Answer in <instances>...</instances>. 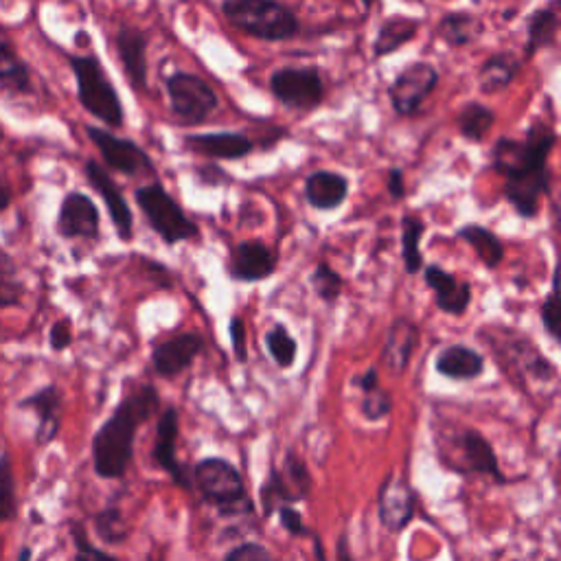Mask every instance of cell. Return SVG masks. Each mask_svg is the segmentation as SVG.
Segmentation results:
<instances>
[{"label":"cell","instance_id":"obj_23","mask_svg":"<svg viewBox=\"0 0 561 561\" xmlns=\"http://www.w3.org/2000/svg\"><path fill=\"white\" fill-rule=\"evenodd\" d=\"M434 368L447 379L469 381L484 373V357L467 344H449L436 355Z\"/></svg>","mask_w":561,"mask_h":561},{"label":"cell","instance_id":"obj_47","mask_svg":"<svg viewBox=\"0 0 561 561\" xmlns=\"http://www.w3.org/2000/svg\"><path fill=\"white\" fill-rule=\"evenodd\" d=\"M353 383H355L362 392H366V390H370V388L379 386V373H377V368H375V366H370V368H368V370H364L359 377H355V379H353Z\"/></svg>","mask_w":561,"mask_h":561},{"label":"cell","instance_id":"obj_1","mask_svg":"<svg viewBox=\"0 0 561 561\" xmlns=\"http://www.w3.org/2000/svg\"><path fill=\"white\" fill-rule=\"evenodd\" d=\"M557 134L546 123H533L524 138L502 136L491 149L493 169L504 175V195L524 219L539 213V199L550 191L548 156Z\"/></svg>","mask_w":561,"mask_h":561},{"label":"cell","instance_id":"obj_29","mask_svg":"<svg viewBox=\"0 0 561 561\" xmlns=\"http://www.w3.org/2000/svg\"><path fill=\"white\" fill-rule=\"evenodd\" d=\"M436 35L449 48H460L473 44L482 35V22L469 11H454L436 24Z\"/></svg>","mask_w":561,"mask_h":561},{"label":"cell","instance_id":"obj_25","mask_svg":"<svg viewBox=\"0 0 561 561\" xmlns=\"http://www.w3.org/2000/svg\"><path fill=\"white\" fill-rule=\"evenodd\" d=\"M22 408H28L37 414V440L48 443L55 438L59 430V410H61V394L55 386H46L35 394L22 401Z\"/></svg>","mask_w":561,"mask_h":561},{"label":"cell","instance_id":"obj_30","mask_svg":"<svg viewBox=\"0 0 561 561\" xmlns=\"http://www.w3.org/2000/svg\"><path fill=\"white\" fill-rule=\"evenodd\" d=\"M456 237H460L465 243L473 248V252L484 263V267L495 270L504 261V243L493 230L480 224H465L462 228H458Z\"/></svg>","mask_w":561,"mask_h":561},{"label":"cell","instance_id":"obj_6","mask_svg":"<svg viewBox=\"0 0 561 561\" xmlns=\"http://www.w3.org/2000/svg\"><path fill=\"white\" fill-rule=\"evenodd\" d=\"M134 197L153 232L167 245H175L197 237V226L184 215L180 204L164 191L160 182H151L136 188Z\"/></svg>","mask_w":561,"mask_h":561},{"label":"cell","instance_id":"obj_36","mask_svg":"<svg viewBox=\"0 0 561 561\" xmlns=\"http://www.w3.org/2000/svg\"><path fill=\"white\" fill-rule=\"evenodd\" d=\"M22 283L13 259L0 248V307H13L20 302Z\"/></svg>","mask_w":561,"mask_h":561},{"label":"cell","instance_id":"obj_14","mask_svg":"<svg viewBox=\"0 0 561 561\" xmlns=\"http://www.w3.org/2000/svg\"><path fill=\"white\" fill-rule=\"evenodd\" d=\"M458 447L460 456L454 462H449L451 469L460 473H484L491 476L497 484H506L508 478L502 473L495 449L484 438V434H480L473 427H465L458 436Z\"/></svg>","mask_w":561,"mask_h":561},{"label":"cell","instance_id":"obj_21","mask_svg":"<svg viewBox=\"0 0 561 561\" xmlns=\"http://www.w3.org/2000/svg\"><path fill=\"white\" fill-rule=\"evenodd\" d=\"M116 50L129 83L136 90L147 88V35L131 24L116 31Z\"/></svg>","mask_w":561,"mask_h":561},{"label":"cell","instance_id":"obj_2","mask_svg":"<svg viewBox=\"0 0 561 561\" xmlns=\"http://www.w3.org/2000/svg\"><path fill=\"white\" fill-rule=\"evenodd\" d=\"M160 394L153 386H134L110 414V419L96 430L92 438V462L101 478H123L131 456L138 427L158 412Z\"/></svg>","mask_w":561,"mask_h":561},{"label":"cell","instance_id":"obj_7","mask_svg":"<svg viewBox=\"0 0 561 561\" xmlns=\"http://www.w3.org/2000/svg\"><path fill=\"white\" fill-rule=\"evenodd\" d=\"M311 486H313V480L305 460L289 449L283 458L280 469L272 467L267 480L261 484L263 517H270L283 504H294L305 500Z\"/></svg>","mask_w":561,"mask_h":561},{"label":"cell","instance_id":"obj_20","mask_svg":"<svg viewBox=\"0 0 561 561\" xmlns=\"http://www.w3.org/2000/svg\"><path fill=\"white\" fill-rule=\"evenodd\" d=\"M184 147L188 151L217 158V160H237L252 151L254 142L241 131H210V134H188L184 136Z\"/></svg>","mask_w":561,"mask_h":561},{"label":"cell","instance_id":"obj_45","mask_svg":"<svg viewBox=\"0 0 561 561\" xmlns=\"http://www.w3.org/2000/svg\"><path fill=\"white\" fill-rule=\"evenodd\" d=\"M48 340H50V346L55 351H64L70 346L72 342V327L68 320H57L53 327H50V333H48Z\"/></svg>","mask_w":561,"mask_h":561},{"label":"cell","instance_id":"obj_15","mask_svg":"<svg viewBox=\"0 0 561 561\" xmlns=\"http://www.w3.org/2000/svg\"><path fill=\"white\" fill-rule=\"evenodd\" d=\"M83 171H85V178L92 184V188L105 202L110 219H112V226H114L118 239L121 241H129L134 237V215H131L129 204L125 202V195L121 193L116 182L110 178V173L96 160H88Z\"/></svg>","mask_w":561,"mask_h":561},{"label":"cell","instance_id":"obj_28","mask_svg":"<svg viewBox=\"0 0 561 561\" xmlns=\"http://www.w3.org/2000/svg\"><path fill=\"white\" fill-rule=\"evenodd\" d=\"M419 26H421V22L416 18H408V15H392L388 20H383L375 35V42H373V55L386 57V55L399 50L410 39H414V35L419 33Z\"/></svg>","mask_w":561,"mask_h":561},{"label":"cell","instance_id":"obj_27","mask_svg":"<svg viewBox=\"0 0 561 561\" xmlns=\"http://www.w3.org/2000/svg\"><path fill=\"white\" fill-rule=\"evenodd\" d=\"M557 7H559V2L552 0L550 4L533 11V15L528 20V37H526V46H524V59H530L537 50L554 44L557 31H559V9Z\"/></svg>","mask_w":561,"mask_h":561},{"label":"cell","instance_id":"obj_42","mask_svg":"<svg viewBox=\"0 0 561 561\" xmlns=\"http://www.w3.org/2000/svg\"><path fill=\"white\" fill-rule=\"evenodd\" d=\"M224 561H272V554H270L267 548H263L261 543L245 541V543L234 546V548L224 557Z\"/></svg>","mask_w":561,"mask_h":561},{"label":"cell","instance_id":"obj_53","mask_svg":"<svg viewBox=\"0 0 561 561\" xmlns=\"http://www.w3.org/2000/svg\"><path fill=\"white\" fill-rule=\"evenodd\" d=\"M0 138H2V129H0Z\"/></svg>","mask_w":561,"mask_h":561},{"label":"cell","instance_id":"obj_18","mask_svg":"<svg viewBox=\"0 0 561 561\" xmlns=\"http://www.w3.org/2000/svg\"><path fill=\"white\" fill-rule=\"evenodd\" d=\"M276 270V254L261 241H241L232 248L228 259V274L241 283H256L270 278Z\"/></svg>","mask_w":561,"mask_h":561},{"label":"cell","instance_id":"obj_4","mask_svg":"<svg viewBox=\"0 0 561 561\" xmlns=\"http://www.w3.org/2000/svg\"><path fill=\"white\" fill-rule=\"evenodd\" d=\"M70 68L83 110L110 127H121L125 121L123 103L101 61L94 55H72Z\"/></svg>","mask_w":561,"mask_h":561},{"label":"cell","instance_id":"obj_9","mask_svg":"<svg viewBox=\"0 0 561 561\" xmlns=\"http://www.w3.org/2000/svg\"><path fill=\"white\" fill-rule=\"evenodd\" d=\"M270 90L289 110L309 112L322 103L324 83L320 70L313 66H285L272 72Z\"/></svg>","mask_w":561,"mask_h":561},{"label":"cell","instance_id":"obj_8","mask_svg":"<svg viewBox=\"0 0 561 561\" xmlns=\"http://www.w3.org/2000/svg\"><path fill=\"white\" fill-rule=\"evenodd\" d=\"M167 94L173 116L184 125L204 123L217 107L215 90L193 72H173L167 79Z\"/></svg>","mask_w":561,"mask_h":561},{"label":"cell","instance_id":"obj_3","mask_svg":"<svg viewBox=\"0 0 561 561\" xmlns=\"http://www.w3.org/2000/svg\"><path fill=\"white\" fill-rule=\"evenodd\" d=\"M221 11L237 31L263 42H285L300 31L296 13L278 0H224Z\"/></svg>","mask_w":561,"mask_h":561},{"label":"cell","instance_id":"obj_46","mask_svg":"<svg viewBox=\"0 0 561 561\" xmlns=\"http://www.w3.org/2000/svg\"><path fill=\"white\" fill-rule=\"evenodd\" d=\"M386 191L392 199L405 197V184H403V171L399 167H390L386 173Z\"/></svg>","mask_w":561,"mask_h":561},{"label":"cell","instance_id":"obj_26","mask_svg":"<svg viewBox=\"0 0 561 561\" xmlns=\"http://www.w3.org/2000/svg\"><path fill=\"white\" fill-rule=\"evenodd\" d=\"M522 64H524L522 59H517L513 53H506V50L486 57L484 64L478 70L480 90L484 94L502 92L504 88H508L513 83V79L517 77Z\"/></svg>","mask_w":561,"mask_h":561},{"label":"cell","instance_id":"obj_24","mask_svg":"<svg viewBox=\"0 0 561 561\" xmlns=\"http://www.w3.org/2000/svg\"><path fill=\"white\" fill-rule=\"evenodd\" d=\"M348 195V180L335 171H313L305 182V197L318 210L337 208Z\"/></svg>","mask_w":561,"mask_h":561},{"label":"cell","instance_id":"obj_40","mask_svg":"<svg viewBox=\"0 0 561 561\" xmlns=\"http://www.w3.org/2000/svg\"><path fill=\"white\" fill-rule=\"evenodd\" d=\"M392 410V397L381 386L362 392V412L368 421H381Z\"/></svg>","mask_w":561,"mask_h":561},{"label":"cell","instance_id":"obj_17","mask_svg":"<svg viewBox=\"0 0 561 561\" xmlns=\"http://www.w3.org/2000/svg\"><path fill=\"white\" fill-rule=\"evenodd\" d=\"M57 232L64 239H94L99 234L96 204L79 191L68 193L57 213Z\"/></svg>","mask_w":561,"mask_h":561},{"label":"cell","instance_id":"obj_43","mask_svg":"<svg viewBox=\"0 0 561 561\" xmlns=\"http://www.w3.org/2000/svg\"><path fill=\"white\" fill-rule=\"evenodd\" d=\"M228 337H230L232 353H234L237 362H245L248 359V337H245V324H243V320L239 316L230 318Z\"/></svg>","mask_w":561,"mask_h":561},{"label":"cell","instance_id":"obj_11","mask_svg":"<svg viewBox=\"0 0 561 561\" xmlns=\"http://www.w3.org/2000/svg\"><path fill=\"white\" fill-rule=\"evenodd\" d=\"M88 138L96 145L101 158L105 160V164L114 171H121L125 175H142V173H153L156 167L151 162V158L147 156V151L136 145L129 138H121L114 136L112 131H105L101 127H85Z\"/></svg>","mask_w":561,"mask_h":561},{"label":"cell","instance_id":"obj_49","mask_svg":"<svg viewBox=\"0 0 561 561\" xmlns=\"http://www.w3.org/2000/svg\"><path fill=\"white\" fill-rule=\"evenodd\" d=\"M9 204H11V191H9V186L0 180V213H2Z\"/></svg>","mask_w":561,"mask_h":561},{"label":"cell","instance_id":"obj_44","mask_svg":"<svg viewBox=\"0 0 561 561\" xmlns=\"http://www.w3.org/2000/svg\"><path fill=\"white\" fill-rule=\"evenodd\" d=\"M72 535H75V541H77L75 561H116L112 554H107V552L94 548V546L85 539V535H83L81 528H75Z\"/></svg>","mask_w":561,"mask_h":561},{"label":"cell","instance_id":"obj_13","mask_svg":"<svg viewBox=\"0 0 561 561\" xmlns=\"http://www.w3.org/2000/svg\"><path fill=\"white\" fill-rule=\"evenodd\" d=\"M178 430H180V414H178V408L167 405V408L162 410V414L158 416V427H156V440H153L151 456H153L156 465H158L160 469H164V471L171 476V480H173L180 489L191 491V489H193L191 473H188L186 467L180 465L178 458H175Z\"/></svg>","mask_w":561,"mask_h":561},{"label":"cell","instance_id":"obj_41","mask_svg":"<svg viewBox=\"0 0 561 561\" xmlns=\"http://www.w3.org/2000/svg\"><path fill=\"white\" fill-rule=\"evenodd\" d=\"M276 511H278V517H280V526L289 535H294V537H309L311 535V528L305 524L302 515L291 504H283Z\"/></svg>","mask_w":561,"mask_h":561},{"label":"cell","instance_id":"obj_51","mask_svg":"<svg viewBox=\"0 0 561 561\" xmlns=\"http://www.w3.org/2000/svg\"><path fill=\"white\" fill-rule=\"evenodd\" d=\"M28 557H31V552L24 548V550H22V554H20V561H28Z\"/></svg>","mask_w":561,"mask_h":561},{"label":"cell","instance_id":"obj_33","mask_svg":"<svg viewBox=\"0 0 561 561\" xmlns=\"http://www.w3.org/2000/svg\"><path fill=\"white\" fill-rule=\"evenodd\" d=\"M0 88L7 92H26L31 88L28 68L4 42H0Z\"/></svg>","mask_w":561,"mask_h":561},{"label":"cell","instance_id":"obj_48","mask_svg":"<svg viewBox=\"0 0 561 561\" xmlns=\"http://www.w3.org/2000/svg\"><path fill=\"white\" fill-rule=\"evenodd\" d=\"M335 559H337V561H353V557H351V550H348V541H346V537H344V535L337 539Z\"/></svg>","mask_w":561,"mask_h":561},{"label":"cell","instance_id":"obj_31","mask_svg":"<svg viewBox=\"0 0 561 561\" xmlns=\"http://www.w3.org/2000/svg\"><path fill=\"white\" fill-rule=\"evenodd\" d=\"M425 232V221L414 215L401 217V259L408 274H419L423 270L421 237Z\"/></svg>","mask_w":561,"mask_h":561},{"label":"cell","instance_id":"obj_35","mask_svg":"<svg viewBox=\"0 0 561 561\" xmlns=\"http://www.w3.org/2000/svg\"><path fill=\"white\" fill-rule=\"evenodd\" d=\"M311 287H313V291H316V296L320 298V300H324V302H335L337 298H340V294H342V287H344V280H342V276L331 267V265H327L324 261L322 263H318L316 267H313V272H311Z\"/></svg>","mask_w":561,"mask_h":561},{"label":"cell","instance_id":"obj_38","mask_svg":"<svg viewBox=\"0 0 561 561\" xmlns=\"http://www.w3.org/2000/svg\"><path fill=\"white\" fill-rule=\"evenodd\" d=\"M539 318L546 333L557 342L559 340V272H552V287L539 307Z\"/></svg>","mask_w":561,"mask_h":561},{"label":"cell","instance_id":"obj_34","mask_svg":"<svg viewBox=\"0 0 561 561\" xmlns=\"http://www.w3.org/2000/svg\"><path fill=\"white\" fill-rule=\"evenodd\" d=\"M265 346H267V353H270V357L274 359V364L278 368H289L294 364L298 344H296V340L291 337V333L287 331L285 324L278 322L265 333Z\"/></svg>","mask_w":561,"mask_h":561},{"label":"cell","instance_id":"obj_12","mask_svg":"<svg viewBox=\"0 0 561 561\" xmlns=\"http://www.w3.org/2000/svg\"><path fill=\"white\" fill-rule=\"evenodd\" d=\"M377 504L379 522L388 530L401 533L416 513V493L403 473H388L379 486Z\"/></svg>","mask_w":561,"mask_h":561},{"label":"cell","instance_id":"obj_22","mask_svg":"<svg viewBox=\"0 0 561 561\" xmlns=\"http://www.w3.org/2000/svg\"><path fill=\"white\" fill-rule=\"evenodd\" d=\"M419 327L410 320V318H394L392 324L386 331V342H383V364L392 375H401L408 364L410 357L419 344Z\"/></svg>","mask_w":561,"mask_h":561},{"label":"cell","instance_id":"obj_39","mask_svg":"<svg viewBox=\"0 0 561 561\" xmlns=\"http://www.w3.org/2000/svg\"><path fill=\"white\" fill-rule=\"evenodd\" d=\"M15 515V482L13 467L7 454L0 456V522Z\"/></svg>","mask_w":561,"mask_h":561},{"label":"cell","instance_id":"obj_50","mask_svg":"<svg viewBox=\"0 0 561 561\" xmlns=\"http://www.w3.org/2000/svg\"><path fill=\"white\" fill-rule=\"evenodd\" d=\"M313 537V552L318 554V561H327V557H324V550H322V541L316 537V535H311Z\"/></svg>","mask_w":561,"mask_h":561},{"label":"cell","instance_id":"obj_37","mask_svg":"<svg viewBox=\"0 0 561 561\" xmlns=\"http://www.w3.org/2000/svg\"><path fill=\"white\" fill-rule=\"evenodd\" d=\"M96 533L101 539H105L107 543H118L127 537V524L123 519V513L114 506L103 508L96 515Z\"/></svg>","mask_w":561,"mask_h":561},{"label":"cell","instance_id":"obj_32","mask_svg":"<svg viewBox=\"0 0 561 561\" xmlns=\"http://www.w3.org/2000/svg\"><path fill=\"white\" fill-rule=\"evenodd\" d=\"M495 121V114L491 107H486L484 103L471 101L465 107H460V112L456 114V125L462 138L480 142L484 140V136L489 134L491 125Z\"/></svg>","mask_w":561,"mask_h":561},{"label":"cell","instance_id":"obj_5","mask_svg":"<svg viewBox=\"0 0 561 561\" xmlns=\"http://www.w3.org/2000/svg\"><path fill=\"white\" fill-rule=\"evenodd\" d=\"M191 480L202 497L219 508L221 515L250 513L252 504L245 495V484L234 465L224 458H204L193 467Z\"/></svg>","mask_w":561,"mask_h":561},{"label":"cell","instance_id":"obj_52","mask_svg":"<svg viewBox=\"0 0 561 561\" xmlns=\"http://www.w3.org/2000/svg\"><path fill=\"white\" fill-rule=\"evenodd\" d=\"M377 0H362V4H364V9H370L373 4H375Z\"/></svg>","mask_w":561,"mask_h":561},{"label":"cell","instance_id":"obj_10","mask_svg":"<svg viewBox=\"0 0 561 561\" xmlns=\"http://www.w3.org/2000/svg\"><path fill=\"white\" fill-rule=\"evenodd\" d=\"M436 85L438 70L430 61H412L397 72L388 85V96L399 116H414Z\"/></svg>","mask_w":561,"mask_h":561},{"label":"cell","instance_id":"obj_19","mask_svg":"<svg viewBox=\"0 0 561 561\" xmlns=\"http://www.w3.org/2000/svg\"><path fill=\"white\" fill-rule=\"evenodd\" d=\"M423 278L427 287L434 291V302L443 313L462 316L471 302V287L469 283L456 278L445 267L432 263L423 267Z\"/></svg>","mask_w":561,"mask_h":561},{"label":"cell","instance_id":"obj_16","mask_svg":"<svg viewBox=\"0 0 561 561\" xmlns=\"http://www.w3.org/2000/svg\"><path fill=\"white\" fill-rule=\"evenodd\" d=\"M204 351V337L195 331L178 333L169 340L153 344L151 366L160 377H175L186 370L193 359Z\"/></svg>","mask_w":561,"mask_h":561}]
</instances>
